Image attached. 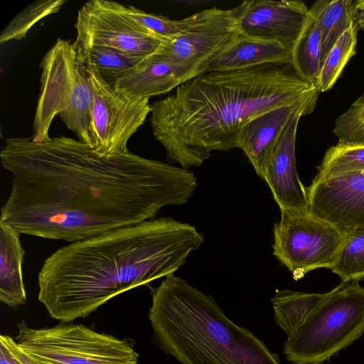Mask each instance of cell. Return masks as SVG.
<instances>
[{"label":"cell","mask_w":364,"mask_h":364,"mask_svg":"<svg viewBox=\"0 0 364 364\" xmlns=\"http://www.w3.org/2000/svg\"><path fill=\"white\" fill-rule=\"evenodd\" d=\"M183 82L178 68L154 53L144 57L117 78L112 86L127 97L149 99L166 93Z\"/></svg>","instance_id":"obj_16"},{"label":"cell","mask_w":364,"mask_h":364,"mask_svg":"<svg viewBox=\"0 0 364 364\" xmlns=\"http://www.w3.org/2000/svg\"><path fill=\"white\" fill-rule=\"evenodd\" d=\"M149 318L160 347L181 364H281L248 329L208 295L171 274L149 287Z\"/></svg>","instance_id":"obj_4"},{"label":"cell","mask_w":364,"mask_h":364,"mask_svg":"<svg viewBox=\"0 0 364 364\" xmlns=\"http://www.w3.org/2000/svg\"><path fill=\"white\" fill-rule=\"evenodd\" d=\"M18 329V348L43 364H138L139 355L129 342L82 324L33 328L23 321Z\"/></svg>","instance_id":"obj_7"},{"label":"cell","mask_w":364,"mask_h":364,"mask_svg":"<svg viewBox=\"0 0 364 364\" xmlns=\"http://www.w3.org/2000/svg\"><path fill=\"white\" fill-rule=\"evenodd\" d=\"M203 233L161 217L63 246L38 274V299L61 322L84 318L113 297L166 277L203 244Z\"/></svg>","instance_id":"obj_2"},{"label":"cell","mask_w":364,"mask_h":364,"mask_svg":"<svg viewBox=\"0 0 364 364\" xmlns=\"http://www.w3.org/2000/svg\"><path fill=\"white\" fill-rule=\"evenodd\" d=\"M331 270L342 282L364 279V230L345 235L338 258Z\"/></svg>","instance_id":"obj_25"},{"label":"cell","mask_w":364,"mask_h":364,"mask_svg":"<svg viewBox=\"0 0 364 364\" xmlns=\"http://www.w3.org/2000/svg\"><path fill=\"white\" fill-rule=\"evenodd\" d=\"M273 255L295 280L318 268L335 264L345 235L310 213L281 211L273 228Z\"/></svg>","instance_id":"obj_8"},{"label":"cell","mask_w":364,"mask_h":364,"mask_svg":"<svg viewBox=\"0 0 364 364\" xmlns=\"http://www.w3.org/2000/svg\"><path fill=\"white\" fill-rule=\"evenodd\" d=\"M327 293L277 291L272 299L274 320L287 333L292 335L329 298Z\"/></svg>","instance_id":"obj_19"},{"label":"cell","mask_w":364,"mask_h":364,"mask_svg":"<svg viewBox=\"0 0 364 364\" xmlns=\"http://www.w3.org/2000/svg\"><path fill=\"white\" fill-rule=\"evenodd\" d=\"M358 30L356 22L340 36L322 62L316 83L320 93L333 87L349 60L355 55Z\"/></svg>","instance_id":"obj_23"},{"label":"cell","mask_w":364,"mask_h":364,"mask_svg":"<svg viewBox=\"0 0 364 364\" xmlns=\"http://www.w3.org/2000/svg\"><path fill=\"white\" fill-rule=\"evenodd\" d=\"M0 364H23L11 351L4 335L0 336Z\"/></svg>","instance_id":"obj_29"},{"label":"cell","mask_w":364,"mask_h":364,"mask_svg":"<svg viewBox=\"0 0 364 364\" xmlns=\"http://www.w3.org/2000/svg\"><path fill=\"white\" fill-rule=\"evenodd\" d=\"M74 43L77 48L107 46L144 58L164 42L124 14L113 1L91 0L78 11Z\"/></svg>","instance_id":"obj_11"},{"label":"cell","mask_w":364,"mask_h":364,"mask_svg":"<svg viewBox=\"0 0 364 364\" xmlns=\"http://www.w3.org/2000/svg\"><path fill=\"white\" fill-rule=\"evenodd\" d=\"M333 132L338 142L364 145V94L336 118Z\"/></svg>","instance_id":"obj_27"},{"label":"cell","mask_w":364,"mask_h":364,"mask_svg":"<svg viewBox=\"0 0 364 364\" xmlns=\"http://www.w3.org/2000/svg\"><path fill=\"white\" fill-rule=\"evenodd\" d=\"M355 7L358 12L357 23L358 28L364 31V0H356Z\"/></svg>","instance_id":"obj_31"},{"label":"cell","mask_w":364,"mask_h":364,"mask_svg":"<svg viewBox=\"0 0 364 364\" xmlns=\"http://www.w3.org/2000/svg\"><path fill=\"white\" fill-rule=\"evenodd\" d=\"M76 49L83 64L93 65L105 81L112 85L143 58L107 46L76 47Z\"/></svg>","instance_id":"obj_22"},{"label":"cell","mask_w":364,"mask_h":364,"mask_svg":"<svg viewBox=\"0 0 364 364\" xmlns=\"http://www.w3.org/2000/svg\"><path fill=\"white\" fill-rule=\"evenodd\" d=\"M20 235L14 228L0 221V301L11 308L26 301L23 277L25 250Z\"/></svg>","instance_id":"obj_18"},{"label":"cell","mask_w":364,"mask_h":364,"mask_svg":"<svg viewBox=\"0 0 364 364\" xmlns=\"http://www.w3.org/2000/svg\"><path fill=\"white\" fill-rule=\"evenodd\" d=\"M317 99L274 109L251 119L242 128L237 148L244 151L256 173L263 180L274 148L285 126L299 109L306 108L313 112Z\"/></svg>","instance_id":"obj_15"},{"label":"cell","mask_w":364,"mask_h":364,"mask_svg":"<svg viewBox=\"0 0 364 364\" xmlns=\"http://www.w3.org/2000/svg\"><path fill=\"white\" fill-rule=\"evenodd\" d=\"M4 338L8 343L11 351L14 355L23 363V364H43L38 363L26 354H25L18 346L16 342L10 336L4 335Z\"/></svg>","instance_id":"obj_30"},{"label":"cell","mask_w":364,"mask_h":364,"mask_svg":"<svg viewBox=\"0 0 364 364\" xmlns=\"http://www.w3.org/2000/svg\"><path fill=\"white\" fill-rule=\"evenodd\" d=\"M118 6L128 17L164 41L175 38L182 31L186 23V18L171 20L166 16L146 13L133 6H126L118 3Z\"/></svg>","instance_id":"obj_28"},{"label":"cell","mask_w":364,"mask_h":364,"mask_svg":"<svg viewBox=\"0 0 364 364\" xmlns=\"http://www.w3.org/2000/svg\"><path fill=\"white\" fill-rule=\"evenodd\" d=\"M311 113L304 108L291 118L277 141L267 168L264 181L280 211L309 213L306 188L296 171L295 143L301 117Z\"/></svg>","instance_id":"obj_14"},{"label":"cell","mask_w":364,"mask_h":364,"mask_svg":"<svg viewBox=\"0 0 364 364\" xmlns=\"http://www.w3.org/2000/svg\"><path fill=\"white\" fill-rule=\"evenodd\" d=\"M291 65L301 80L316 86L321 67V31L311 8L292 48Z\"/></svg>","instance_id":"obj_21"},{"label":"cell","mask_w":364,"mask_h":364,"mask_svg":"<svg viewBox=\"0 0 364 364\" xmlns=\"http://www.w3.org/2000/svg\"><path fill=\"white\" fill-rule=\"evenodd\" d=\"M319 93L291 63L208 72L151 104L150 124L167 161L188 169L202 165L213 151L237 148L240 132L251 119Z\"/></svg>","instance_id":"obj_3"},{"label":"cell","mask_w":364,"mask_h":364,"mask_svg":"<svg viewBox=\"0 0 364 364\" xmlns=\"http://www.w3.org/2000/svg\"><path fill=\"white\" fill-rule=\"evenodd\" d=\"M41 90L31 140H48L51 123L59 115L80 141L94 148L92 91L85 65L70 41L58 38L43 56Z\"/></svg>","instance_id":"obj_5"},{"label":"cell","mask_w":364,"mask_h":364,"mask_svg":"<svg viewBox=\"0 0 364 364\" xmlns=\"http://www.w3.org/2000/svg\"><path fill=\"white\" fill-rule=\"evenodd\" d=\"M311 8L321 31V65L340 36L357 22L355 1L318 0Z\"/></svg>","instance_id":"obj_20"},{"label":"cell","mask_w":364,"mask_h":364,"mask_svg":"<svg viewBox=\"0 0 364 364\" xmlns=\"http://www.w3.org/2000/svg\"><path fill=\"white\" fill-rule=\"evenodd\" d=\"M12 176L0 221L21 235L69 243L156 218L186 203L193 172L129 150L101 154L78 139L8 138L0 151Z\"/></svg>","instance_id":"obj_1"},{"label":"cell","mask_w":364,"mask_h":364,"mask_svg":"<svg viewBox=\"0 0 364 364\" xmlns=\"http://www.w3.org/2000/svg\"><path fill=\"white\" fill-rule=\"evenodd\" d=\"M237 31L250 37L276 41L292 50L309 15L299 0H252L241 3Z\"/></svg>","instance_id":"obj_13"},{"label":"cell","mask_w":364,"mask_h":364,"mask_svg":"<svg viewBox=\"0 0 364 364\" xmlns=\"http://www.w3.org/2000/svg\"><path fill=\"white\" fill-rule=\"evenodd\" d=\"M92 91L94 149L111 155L128 151L129 138L151 112L149 99H134L117 91L92 64L85 65Z\"/></svg>","instance_id":"obj_10"},{"label":"cell","mask_w":364,"mask_h":364,"mask_svg":"<svg viewBox=\"0 0 364 364\" xmlns=\"http://www.w3.org/2000/svg\"><path fill=\"white\" fill-rule=\"evenodd\" d=\"M306 188L311 215L344 235L364 230V172L313 180Z\"/></svg>","instance_id":"obj_12"},{"label":"cell","mask_w":364,"mask_h":364,"mask_svg":"<svg viewBox=\"0 0 364 364\" xmlns=\"http://www.w3.org/2000/svg\"><path fill=\"white\" fill-rule=\"evenodd\" d=\"M66 1V0H41L29 4L16 15L4 28L0 35V43L21 40L34 24L44 17L58 12Z\"/></svg>","instance_id":"obj_26"},{"label":"cell","mask_w":364,"mask_h":364,"mask_svg":"<svg viewBox=\"0 0 364 364\" xmlns=\"http://www.w3.org/2000/svg\"><path fill=\"white\" fill-rule=\"evenodd\" d=\"M364 333V287L342 282L284 344L292 364H322Z\"/></svg>","instance_id":"obj_6"},{"label":"cell","mask_w":364,"mask_h":364,"mask_svg":"<svg viewBox=\"0 0 364 364\" xmlns=\"http://www.w3.org/2000/svg\"><path fill=\"white\" fill-rule=\"evenodd\" d=\"M242 10L240 4L230 9H205L185 18L182 31L155 53L178 68L183 82L205 73L237 33Z\"/></svg>","instance_id":"obj_9"},{"label":"cell","mask_w":364,"mask_h":364,"mask_svg":"<svg viewBox=\"0 0 364 364\" xmlns=\"http://www.w3.org/2000/svg\"><path fill=\"white\" fill-rule=\"evenodd\" d=\"M291 50L276 41L247 36L238 31L213 60L208 72L243 70L266 64H289Z\"/></svg>","instance_id":"obj_17"},{"label":"cell","mask_w":364,"mask_h":364,"mask_svg":"<svg viewBox=\"0 0 364 364\" xmlns=\"http://www.w3.org/2000/svg\"><path fill=\"white\" fill-rule=\"evenodd\" d=\"M317 169L315 181L364 172V145L338 142L326 150Z\"/></svg>","instance_id":"obj_24"}]
</instances>
